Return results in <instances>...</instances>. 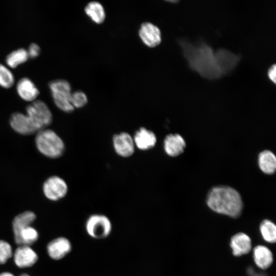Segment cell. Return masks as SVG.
I'll return each instance as SVG.
<instances>
[{"label": "cell", "mask_w": 276, "mask_h": 276, "mask_svg": "<svg viewBox=\"0 0 276 276\" xmlns=\"http://www.w3.org/2000/svg\"><path fill=\"white\" fill-rule=\"evenodd\" d=\"M179 43L191 69L209 79L219 78L233 70L240 57L225 49L214 52L213 49L202 41L194 45L181 39Z\"/></svg>", "instance_id": "obj_1"}, {"label": "cell", "mask_w": 276, "mask_h": 276, "mask_svg": "<svg viewBox=\"0 0 276 276\" xmlns=\"http://www.w3.org/2000/svg\"><path fill=\"white\" fill-rule=\"evenodd\" d=\"M207 204L215 212L236 218L241 213L243 203L238 192L228 186L212 188L207 196Z\"/></svg>", "instance_id": "obj_2"}, {"label": "cell", "mask_w": 276, "mask_h": 276, "mask_svg": "<svg viewBox=\"0 0 276 276\" xmlns=\"http://www.w3.org/2000/svg\"><path fill=\"white\" fill-rule=\"evenodd\" d=\"M35 144L43 155L52 158L61 156L65 149L63 141L53 130L43 129L37 133Z\"/></svg>", "instance_id": "obj_3"}, {"label": "cell", "mask_w": 276, "mask_h": 276, "mask_svg": "<svg viewBox=\"0 0 276 276\" xmlns=\"http://www.w3.org/2000/svg\"><path fill=\"white\" fill-rule=\"evenodd\" d=\"M26 112L30 123L37 133L52 123V112L48 105L41 100H35L28 105Z\"/></svg>", "instance_id": "obj_4"}, {"label": "cell", "mask_w": 276, "mask_h": 276, "mask_svg": "<svg viewBox=\"0 0 276 276\" xmlns=\"http://www.w3.org/2000/svg\"><path fill=\"white\" fill-rule=\"evenodd\" d=\"M49 87L55 104L61 110L70 113L74 110L70 99L72 94L70 83L63 79L51 81Z\"/></svg>", "instance_id": "obj_5"}, {"label": "cell", "mask_w": 276, "mask_h": 276, "mask_svg": "<svg viewBox=\"0 0 276 276\" xmlns=\"http://www.w3.org/2000/svg\"><path fill=\"white\" fill-rule=\"evenodd\" d=\"M85 231L89 236L96 239H105L111 233L112 226L109 218L103 214H94L86 221Z\"/></svg>", "instance_id": "obj_6"}, {"label": "cell", "mask_w": 276, "mask_h": 276, "mask_svg": "<svg viewBox=\"0 0 276 276\" xmlns=\"http://www.w3.org/2000/svg\"><path fill=\"white\" fill-rule=\"evenodd\" d=\"M43 191L47 198L57 201L66 195L68 187L63 179L57 176H52L44 181Z\"/></svg>", "instance_id": "obj_7"}, {"label": "cell", "mask_w": 276, "mask_h": 276, "mask_svg": "<svg viewBox=\"0 0 276 276\" xmlns=\"http://www.w3.org/2000/svg\"><path fill=\"white\" fill-rule=\"evenodd\" d=\"M112 145L115 152L124 158L132 156L136 148L133 136L127 132L114 134L112 137Z\"/></svg>", "instance_id": "obj_8"}, {"label": "cell", "mask_w": 276, "mask_h": 276, "mask_svg": "<svg viewBox=\"0 0 276 276\" xmlns=\"http://www.w3.org/2000/svg\"><path fill=\"white\" fill-rule=\"evenodd\" d=\"M139 35L144 44L149 48H154L158 45L162 41L159 29L150 22H144L141 25Z\"/></svg>", "instance_id": "obj_9"}, {"label": "cell", "mask_w": 276, "mask_h": 276, "mask_svg": "<svg viewBox=\"0 0 276 276\" xmlns=\"http://www.w3.org/2000/svg\"><path fill=\"white\" fill-rule=\"evenodd\" d=\"M133 138L135 148L142 151L153 148L157 142V137L154 132L144 127L136 131Z\"/></svg>", "instance_id": "obj_10"}, {"label": "cell", "mask_w": 276, "mask_h": 276, "mask_svg": "<svg viewBox=\"0 0 276 276\" xmlns=\"http://www.w3.org/2000/svg\"><path fill=\"white\" fill-rule=\"evenodd\" d=\"M36 252L28 245H19L14 254V261L17 266L26 268L33 266L37 261Z\"/></svg>", "instance_id": "obj_11"}, {"label": "cell", "mask_w": 276, "mask_h": 276, "mask_svg": "<svg viewBox=\"0 0 276 276\" xmlns=\"http://www.w3.org/2000/svg\"><path fill=\"white\" fill-rule=\"evenodd\" d=\"M72 249L70 241L66 238L59 237L51 241L47 246L49 256L54 260L64 258Z\"/></svg>", "instance_id": "obj_12"}, {"label": "cell", "mask_w": 276, "mask_h": 276, "mask_svg": "<svg viewBox=\"0 0 276 276\" xmlns=\"http://www.w3.org/2000/svg\"><path fill=\"white\" fill-rule=\"evenodd\" d=\"M183 138L179 134H169L164 141V149L167 155L175 157L179 155L186 148Z\"/></svg>", "instance_id": "obj_13"}, {"label": "cell", "mask_w": 276, "mask_h": 276, "mask_svg": "<svg viewBox=\"0 0 276 276\" xmlns=\"http://www.w3.org/2000/svg\"><path fill=\"white\" fill-rule=\"evenodd\" d=\"M16 90L19 97L26 101H34L39 94L35 85L28 78H22L18 81Z\"/></svg>", "instance_id": "obj_14"}, {"label": "cell", "mask_w": 276, "mask_h": 276, "mask_svg": "<svg viewBox=\"0 0 276 276\" xmlns=\"http://www.w3.org/2000/svg\"><path fill=\"white\" fill-rule=\"evenodd\" d=\"M10 124L13 129L22 135H30L36 133L30 123L26 114L16 112L12 114Z\"/></svg>", "instance_id": "obj_15"}, {"label": "cell", "mask_w": 276, "mask_h": 276, "mask_svg": "<svg viewBox=\"0 0 276 276\" xmlns=\"http://www.w3.org/2000/svg\"><path fill=\"white\" fill-rule=\"evenodd\" d=\"M231 247L235 256L248 254L251 250V242L250 238L245 234L239 233L232 237Z\"/></svg>", "instance_id": "obj_16"}, {"label": "cell", "mask_w": 276, "mask_h": 276, "mask_svg": "<svg viewBox=\"0 0 276 276\" xmlns=\"http://www.w3.org/2000/svg\"><path fill=\"white\" fill-rule=\"evenodd\" d=\"M253 257L256 265L263 269L268 268L273 261L272 252L267 247L263 245H258L254 248Z\"/></svg>", "instance_id": "obj_17"}, {"label": "cell", "mask_w": 276, "mask_h": 276, "mask_svg": "<svg viewBox=\"0 0 276 276\" xmlns=\"http://www.w3.org/2000/svg\"><path fill=\"white\" fill-rule=\"evenodd\" d=\"M87 16L95 24H102L106 17L105 11L102 5L96 1L88 3L84 8Z\"/></svg>", "instance_id": "obj_18"}, {"label": "cell", "mask_w": 276, "mask_h": 276, "mask_svg": "<svg viewBox=\"0 0 276 276\" xmlns=\"http://www.w3.org/2000/svg\"><path fill=\"white\" fill-rule=\"evenodd\" d=\"M258 164L261 170L265 174H272L276 170V157L269 150L261 152L258 156Z\"/></svg>", "instance_id": "obj_19"}, {"label": "cell", "mask_w": 276, "mask_h": 276, "mask_svg": "<svg viewBox=\"0 0 276 276\" xmlns=\"http://www.w3.org/2000/svg\"><path fill=\"white\" fill-rule=\"evenodd\" d=\"M36 218L35 214L31 211H26L17 215L12 222L14 237L24 228L31 225Z\"/></svg>", "instance_id": "obj_20"}, {"label": "cell", "mask_w": 276, "mask_h": 276, "mask_svg": "<svg viewBox=\"0 0 276 276\" xmlns=\"http://www.w3.org/2000/svg\"><path fill=\"white\" fill-rule=\"evenodd\" d=\"M38 238V234L37 231L31 225L22 229L14 237L15 243L18 245H28L35 242Z\"/></svg>", "instance_id": "obj_21"}, {"label": "cell", "mask_w": 276, "mask_h": 276, "mask_svg": "<svg viewBox=\"0 0 276 276\" xmlns=\"http://www.w3.org/2000/svg\"><path fill=\"white\" fill-rule=\"evenodd\" d=\"M29 58L27 50L18 49L10 53L6 57V62L11 68H15L26 62Z\"/></svg>", "instance_id": "obj_22"}, {"label": "cell", "mask_w": 276, "mask_h": 276, "mask_svg": "<svg viewBox=\"0 0 276 276\" xmlns=\"http://www.w3.org/2000/svg\"><path fill=\"white\" fill-rule=\"evenodd\" d=\"M260 232L263 239L269 243H274L276 241V227L270 220H263L260 226Z\"/></svg>", "instance_id": "obj_23"}, {"label": "cell", "mask_w": 276, "mask_h": 276, "mask_svg": "<svg viewBox=\"0 0 276 276\" xmlns=\"http://www.w3.org/2000/svg\"><path fill=\"white\" fill-rule=\"evenodd\" d=\"M14 83L12 73L4 65L0 63V86L5 88L11 87Z\"/></svg>", "instance_id": "obj_24"}, {"label": "cell", "mask_w": 276, "mask_h": 276, "mask_svg": "<svg viewBox=\"0 0 276 276\" xmlns=\"http://www.w3.org/2000/svg\"><path fill=\"white\" fill-rule=\"evenodd\" d=\"M70 101L74 109L81 108L87 104L88 98L83 91L77 90L72 93Z\"/></svg>", "instance_id": "obj_25"}, {"label": "cell", "mask_w": 276, "mask_h": 276, "mask_svg": "<svg viewBox=\"0 0 276 276\" xmlns=\"http://www.w3.org/2000/svg\"><path fill=\"white\" fill-rule=\"evenodd\" d=\"M11 245L4 240H0V264L5 263L12 256Z\"/></svg>", "instance_id": "obj_26"}, {"label": "cell", "mask_w": 276, "mask_h": 276, "mask_svg": "<svg viewBox=\"0 0 276 276\" xmlns=\"http://www.w3.org/2000/svg\"><path fill=\"white\" fill-rule=\"evenodd\" d=\"M40 51V48L37 44H31L27 51L29 58H34L37 57L39 55Z\"/></svg>", "instance_id": "obj_27"}, {"label": "cell", "mask_w": 276, "mask_h": 276, "mask_svg": "<svg viewBox=\"0 0 276 276\" xmlns=\"http://www.w3.org/2000/svg\"><path fill=\"white\" fill-rule=\"evenodd\" d=\"M267 75L269 79L274 84L276 83V65L275 64L272 65L268 70Z\"/></svg>", "instance_id": "obj_28"}, {"label": "cell", "mask_w": 276, "mask_h": 276, "mask_svg": "<svg viewBox=\"0 0 276 276\" xmlns=\"http://www.w3.org/2000/svg\"><path fill=\"white\" fill-rule=\"evenodd\" d=\"M0 276H14L12 273L8 272H4L0 273Z\"/></svg>", "instance_id": "obj_29"}, {"label": "cell", "mask_w": 276, "mask_h": 276, "mask_svg": "<svg viewBox=\"0 0 276 276\" xmlns=\"http://www.w3.org/2000/svg\"><path fill=\"white\" fill-rule=\"evenodd\" d=\"M19 276H30V275L27 273H22Z\"/></svg>", "instance_id": "obj_30"}, {"label": "cell", "mask_w": 276, "mask_h": 276, "mask_svg": "<svg viewBox=\"0 0 276 276\" xmlns=\"http://www.w3.org/2000/svg\"><path fill=\"white\" fill-rule=\"evenodd\" d=\"M254 276H261V275H254Z\"/></svg>", "instance_id": "obj_31"}]
</instances>
